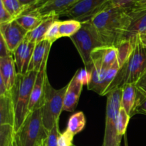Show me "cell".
Segmentation results:
<instances>
[{"instance_id": "cell-29", "label": "cell", "mask_w": 146, "mask_h": 146, "mask_svg": "<svg viewBox=\"0 0 146 146\" xmlns=\"http://www.w3.org/2000/svg\"><path fill=\"white\" fill-rule=\"evenodd\" d=\"M61 133L59 131L58 123L55 124L52 129L48 131V138H47L46 145V146H58V140Z\"/></svg>"}, {"instance_id": "cell-45", "label": "cell", "mask_w": 146, "mask_h": 146, "mask_svg": "<svg viewBox=\"0 0 146 146\" xmlns=\"http://www.w3.org/2000/svg\"><path fill=\"white\" fill-rule=\"evenodd\" d=\"M74 146H76V145H74Z\"/></svg>"}, {"instance_id": "cell-11", "label": "cell", "mask_w": 146, "mask_h": 146, "mask_svg": "<svg viewBox=\"0 0 146 146\" xmlns=\"http://www.w3.org/2000/svg\"><path fill=\"white\" fill-rule=\"evenodd\" d=\"M28 31L17 22L15 19L0 24V35L4 38L10 52L12 53L25 39Z\"/></svg>"}, {"instance_id": "cell-20", "label": "cell", "mask_w": 146, "mask_h": 146, "mask_svg": "<svg viewBox=\"0 0 146 146\" xmlns=\"http://www.w3.org/2000/svg\"><path fill=\"white\" fill-rule=\"evenodd\" d=\"M94 51L100 57L102 61L103 67L105 69L109 68L113 64L118 61V48L113 46L99 47L96 48Z\"/></svg>"}, {"instance_id": "cell-42", "label": "cell", "mask_w": 146, "mask_h": 146, "mask_svg": "<svg viewBox=\"0 0 146 146\" xmlns=\"http://www.w3.org/2000/svg\"><path fill=\"white\" fill-rule=\"evenodd\" d=\"M37 1H38V3H39V2H41L42 1H44V0H37ZM38 3H37V4H38Z\"/></svg>"}, {"instance_id": "cell-14", "label": "cell", "mask_w": 146, "mask_h": 146, "mask_svg": "<svg viewBox=\"0 0 146 146\" xmlns=\"http://www.w3.org/2000/svg\"><path fill=\"white\" fill-rule=\"evenodd\" d=\"M17 76L13 54L0 58V77L4 81L7 91H11L14 87Z\"/></svg>"}, {"instance_id": "cell-19", "label": "cell", "mask_w": 146, "mask_h": 146, "mask_svg": "<svg viewBox=\"0 0 146 146\" xmlns=\"http://www.w3.org/2000/svg\"><path fill=\"white\" fill-rule=\"evenodd\" d=\"M137 96H138V90L135 86V84H126L122 88L121 107L124 108L130 115H131V113L136 103Z\"/></svg>"}, {"instance_id": "cell-22", "label": "cell", "mask_w": 146, "mask_h": 146, "mask_svg": "<svg viewBox=\"0 0 146 146\" xmlns=\"http://www.w3.org/2000/svg\"><path fill=\"white\" fill-rule=\"evenodd\" d=\"M86 123V120L84 113L82 111H78L70 116L67 123L66 130L75 135L84 130Z\"/></svg>"}, {"instance_id": "cell-32", "label": "cell", "mask_w": 146, "mask_h": 146, "mask_svg": "<svg viewBox=\"0 0 146 146\" xmlns=\"http://www.w3.org/2000/svg\"><path fill=\"white\" fill-rule=\"evenodd\" d=\"M1 5H0V24H6V23H9L15 19L14 18L12 15L10 14L9 11L4 7L3 4L0 2Z\"/></svg>"}, {"instance_id": "cell-6", "label": "cell", "mask_w": 146, "mask_h": 146, "mask_svg": "<svg viewBox=\"0 0 146 146\" xmlns=\"http://www.w3.org/2000/svg\"><path fill=\"white\" fill-rule=\"evenodd\" d=\"M67 88L68 84L60 89H55L49 83L48 76L46 79L44 101L41 108L44 125L48 131L58 123L60 115L64 110V96Z\"/></svg>"}, {"instance_id": "cell-17", "label": "cell", "mask_w": 146, "mask_h": 146, "mask_svg": "<svg viewBox=\"0 0 146 146\" xmlns=\"http://www.w3.org/2000/svg\"><path fill=\"white\" fill-rule=\"evenodd\" d=\"M52 44L46 40H43L41 42L36 44L35 48L33 51L31 61L29 66V71H39L46 56L49 54Z\"/></svg>"}, {"instance_id": "cell-7", "label": "cell", "mask_w": 146, "mask_h": 146, "mask_svg": "<svg viewBox=\"0 0 146 146\" xmlns=\"http://www.w3.org/2000/svg\"><path fill=\"white\" fill-rule=\"evenodd\" d=\"M107 96L105 133L102 146H121L123 136L118 133L117 118L121 108L122 88L113 90Z\"/></svg>"}, {"instance_id": "cell-33", "label": "cell", "mask_w": 146, "mask_h": 146, "mask_svg": "<svg viewBox=\"0 0 146 146\" xmlns=\"http://www.w3.org/2000/svg\"><path fill=\"white\" fill-rule=\"evenodd\" d=\"M137 0H111V7L130 8L135 5Z\"/></svg>"}, {"instance_id": "cell-16", "label": "cell", "mask_w": 146, "mask_h": 146, "mask_svg": "<svg viewBox=\"0 0 146 146\" xmlns=\"http://www.w3.org/2000/svg\"><path fill=\"white\" fill-rule=\"evenodd\" d=\"M15 122L14 104L10 91L0 96V125L14 126Z\"/></svg>"}, {"instance_id": "cell-28", "label": "cell", "mask_w": 146, "mask_h": 146, "mask_svg": "<svg viewBox=\"0 0 146 146\" xmlns=\"http://www.w3.org/2000/svg\"><path fill=\"white\" fill-rule=\"evenodd\" d=\"M135 114H144V115H146V96L141 94L138 91L136 103H135L133 110L131 113V116L132 117Z\"/></svg>"}, {"instance_id": "cell-8", "label": "cell", "mask_w": 146, "mask_h": 146, "mask_svg": "<svg viewBox=\"0 0 146 146\" xmlns=\"http://www.w3.org/2000/svg\"><path fill=\"white\" fill-rule=\"evenodd\" d=\"M111 0H79L60 17H65L68 19H74L85 22L88 21L107 7H110Z\"/></svg>"}, {"instance_id": "cell-27", "label": "cell", "mask_w": 146, "mask_h": 146, "mask_svg": "<svg viewBox=\"0 0 146 146\" xmlns=\"http://www.w3.org/2000/svg\"><path fill=\"white\" fill-rule=\"evenodd\" d=\"M60 22L58 19L56 20L54 23L51 25V27L48 29L46 34L45 36V40L48 41L51 44H54L57 39L60 38V34H59V27Z\"/></svg>"}, {"instance_id": "cell-34", "label": "cell", "mask_w": 146, "mask_h": 146, "mask_svg": "<svg viewBox=\"0 0 146 146\" xmlns=\"http://www.w3.org/2000/svg\"><path fill=\"white\" fill-rule=\"evenodd\" d=\"M135 86L138 92L146 96V71L135 83Z\"/></svg>"}, {"instance_id": "cell-37", "label": "cell", "mask_w": 146, "mask_h": 146, "mask_svg": "<svg viewBox=\"0 0 146 146\" xmlns=\"http://www.w3.org/2000/svg\"><path fill=\"white\" fill-rule=\"evenodd\" d=\"M145 5H146V0H137L134 6L141 7V6H145Z\"/></svg>"}, {"instance_id": "cell-9", "label": "cell", "mask_w": 146, "mask_h": 146, "mask_svg": "<svg viewBox=\"0 0 146 146\" xmlns=\"http://www.w3.org/2000/svg\"><path fill=\"white\" fill-rule=\"evenodd\" d=\"M78 1L79 0H44L27 9L24 12H34L42 19L48 17L58 19L64 11Z\"/></svg>"}, {"instance_id": "cell-21", "label": "cell", "mask_w": 146, "mask_h": 146, "mask_svg": "<svg viewBox=\"0 0 146 146\" xmlns=\"http://www.w3.org/2000/svg\"><path fill=\"white\" fill-rule=\"evenodd\" d=\"M43 19L34 12H24L15 19L17 22L28 32L36 28Z\"/></svg>"}, {"instance_id": "cell-2", "label": "cell", "mask_w": 146, "mask_h": 146, "mask_svg": "<svg viewBox=\"0 0 146 146\" xmlns=\"http://www.w3.org/2000/svg\"><path fill=\"white\" fill-rule=\"evenodd\" d=\"M37 73V71H29L26 74H17L15 84L10 91L15 114V133L18 131L30 113L29 106Z\"/></svg>"}, {"instance_id": "cell-31", "label": "cell", "mask_w": 146, "mask_h": 146, "mask_svg": "<svg viewBox=\"0 0 146 146\" xmlns=\"http://www.w3.org/2000/svg\"><path fill=\"white\" fill-rule=\"evenodd\" d=\"M74 135L66 130L61 133L58 140V146H74L73 143Z\"/></svg>"}, {"instance_id": "cell-44", "label": "cell", "mask_w": 146, "mask_h": 146, "mask_svg": "<svg viewBox=\"0 0 146 146\" xmlns=\"http://www.w3.org/2000/svg\"><path fill=\"white\" fill-rule=\"evenodd\" d=\"M143 36V35H142ZM145 36H146V34H145Z\"/></svg>"}, {"instance_id": "cell-15", "label": "cell", "mask_w": 146, "mask_h": 146, "mask_svg": "<svg viewBox=\"0 0 146 146\" xmlns=\"http://www.w3.org/2000/svg\"><path fill=\"white\" fill-rule=\"evenodd\" d=\"M83 86H84L77 81L74 75L68 84V88L66 91L64 101V111L68 112H74L75 111L78 106Z\"/></svg>"}, {"instance_id": "cell-40", "label": "cell", "mask_w": 146, "mask_h": 146, "mask_svg": "<svg viewBox=\"0 0 146 146\" xmlns=\"http://www.w3.org/2000/svg\"><path fill=\"white\" fill-rule=\"evenodd\" d=\"M13 142H14V141H12L11 143H9L7 146H13Z\"/></svg>"}, {"instance_id": "cell-25", "label": "cell", "mask_w": 146, "mask_h": 146, "mask_svg": "<svg viewBox=\"0 0 146 146\" xmlns=\"http://www.w3.org/2000/svg\"><path fill=\"white\" fill-rule=\"evenodd\" d=\"M15 131L14 126L0 125V146H7L14 140Z\"/></svg>"}, {"instance_id": "cell-26", "label": "cell", "mask_w": 146, "mask_h": 146, "mask_svg": "<svg viewBox=\"0 0 146 146\" xmlns=\"http://www.w3.org/2000/svg\"><path fill=\"white\" fill-rule=\"evenodd\" d=\"M131 115L121 107L119 110L117 118V130L118 135L123 136L126 133L127 127L131 119Z\"/></svg>"}, {"instance_id": "cell-43", "label": "cell", "mask_w": 146, "mask_h": 146, "mask_svg": "<svg viewBox=\"0 0 146 146\" xmlns=\"http://www.w3.org/2000/svg\"><path fill=\"white\" fill-rule=\"evenodd\" d=\"M42 146H46V143H45V144H44V145H43Z\"/></svg>"}, {"instance_id": "cell-1", "label": "cell", "mask_w": 146, "mask_h": 146, "mask_svg": "<svg viewBox=\"0 0 146 146\" xmlns=\"http://www.w3.org/2000/svg\"><path fill=\"white\" fill-rule=\"evenodd\" d=\"M95 27L106 46L116 47L131 23L129 8L108 7L93 17Z\"/></svg>"}, {"instance_id": "cell-41", "label": "cell", "mask_w": 146, "mask_h": 146, "mask_svg": "<svg viewBox=\"0 0 146 146\" xmlns=\"http://www.w3.org/2000/svg\"><path fill=\"white\" fill-rule=\"evenodd\" d=\"M13 146H18V145H17V143H16L15 140H14V142H13Z\"/></svg>"}, {"instance_id": "cell-4", "label": "cell", "mask_w": 146, "mask_h": 146, "mask_svg": "<svg viewBox=\"0 0 146 146\" xmlns=\"http://www.w3.org/2000/svg\"><path fill=\"white\" fill-rule=\"evenodd\" d=\"M48 131L44 125L41 108L31 111L17 132L14 140L18 146H42L46 142Z\"/></svg>"}, {"instance_id": "cell-36", "label": "cell", "mask_w": 146, "mask_h": 146, "mask_svg": "<svg viewBox=\"0 0 146 146\" xmlns=\"http://www.w3.org/2000/svg\"><path fill=\"white\" fill-rule=\"evenodd\" d=\"M19 1L25 8V11L38 3L37 0H19Z\"/></svg>"}, {"instance_id": "cell-35", "label": "cell", "mask_w": 146, "mask_h": 146, "mask_svg": "<svg viewBox=\"0 0 146 146\" xmlns=\"http://www.w3.org/2000/svg\"><path fill=\"white\" fill-rule=\"evenodd\" d=\"M11 54H12V53L10 52L4 38L0 35V58L6 57Z\"/></svg>"}, {"instance_id": "cell-18", "label": "cell", "mask_w": 146, "mask_h": 146, "mask_svg": "<svg viewBox=\"0 0 146 146\" xmlns=\"http://www.w3.org/2000/svg\"><path fill=\"white\" fill-rule=\"evenodd\" d=\"M57 19H58L56 17H48V18L44 19L41 24L36 28L27 33L25 38L30 42L34 43L35 44L41 42L43 40H45L46 34L48 29L51 27V24Z\"/></svg>"}, {"instance_id": "cell-3", "label": "cell", "mask_w": 146, "mask_h": 146, "mask_svg": "<svg viewBox=\"0 0 146 146\" xmlns=\"http://www.w3.org/2000/svg\"><path fill=\"white\" fill-rule=\"evenodd\" d=\"M145 71L146 47L138 36L132 53L118 71L116 78L110 88L109 93L113 90L122 88L126 84H135Z\"/></svg>"}, {"instance_id": "cell-39", "label": "cell", "mask_w": 146, "mask_h": 146, "mask_svg": "<svg viewBox=\"0 0 146 146\" xmlns=\"http://www.w3.org/2000/svg\"><path fill=\"white\" fill-rule=\"evenodd\" d=\"M125 146H128V141H127V138L125 137Z\"/></svg>"}, {"instance_id": "cell-13", "label": "cell", "mask_w": 146, "mask_h": 146, "mask_svg": "<svg viewBox=\"0 0 146 146\" xmlns=\"http://www.w3.org/2000/svg\"><path fill=\"white\" fill-rule=\"evenodd\" d=\"M36 44L24 39L13 52L17 74H26L28 72L33 51Z\"/></svg>"}, {"instance_id": "cell-10", "label": "cell", "mask_w": 146, "mask_h": 146, "mask_svg": "<svg viewBox=\"0 0 146 146\" xmlns=\"http://www.w3.org/2000/svg\"><path fill=\"white\" fill-rule=\"evenodd\" d=\"M129 11L131 23L123 35L120 43L124 41L135 43L137 37L146 34V5L133 6L129 8Z\"/></svg>"}, {"instance_id": "cell-5", "label": "cell", "mask_w": 146, "mask_h": 146, "mask_svg": "<svg viewBox=\"0 0 146 146\" xmlns=\"http://www.w3.org/2000/svg\"><path fill=\"white\" fill-rule=\"evenodd\" d=\"M70 38L76 48L85 68L91 73L93 65L91 54L93 51L96 48L107 46L89 21L82 22L79 31Z\"/></svg>"}, {"instance_id": "cell-30", "label": "cell", "mask_w": 146, "mask_h": 146, "mask_svg": "<svg viewBox=\"0 0 146 146\" xmlns=\"http://www.w3.org/2000/svg\"><path fill=\"white\" fill-rule=\"evenodd\" d=\"M75 76L77 81L83 86H88L91 80V73L89 72L86 68L78 69L75 73Z\"/></svg>"}, {"instance_id": "cell-38", "label": "cell", "mask_w": 146, "mask_h": 146, "mask_svg": "<svg viewBox=\"0 0 146 146\" xmlns=\"http://www.w3.org/2000/svg\"><path fill=\"white\" fill-rule=\"evenodd\" d=\"M140 40H141V43L143 44L144 46L146 47V36L143 35V36H139Z\"/></svg>"}, {"instance_id": "cell-12", "label": "cell", "mask_w": 146, "mask_h": 146, "mask_svg": "<svg viewBox=\"0 0 146 146\" xmlns=\"http://www.w3.org/2000/svg\"><path fill=\"white\" fill-rule=\"evenodd\" d=\"M48 58V54L46 56L39 71L37 73L36 78V81L34 82L32 92H31L29 106V112H31L38 108H41L43 105L45 83L47 78L46 65Z\"/></svg>"}, {"instance_id": "cell-23", "label": "cell", "mask_w": 146, "mask_h": 146, "mask_svg": "<svg viewBox=\"0 0 146 146\" xmlns=\"http://www.w3.org/2000/svg\"><path fill=\"white\" fill-rule=\"evenodd\" d=\"M82 23L77 20L67 19L61 21L59 27L60 37H71L81 29Z\"/></svg>"}, {"instance_id": "cell-24", "label": "cell", "mask_w": 146, "mask_h": 146, "mask_svg": "<svg viewBox=\"0 0 146 146\" xmlns=\"http://www.w3.org/2000/svg\"><path fill=\"white\" fill-rule=\"evenodd\" d=\"M0 2L3 4L14 19L19 17L25 11V8L20 4L19 0H0Z\"/></svg>"}]
</instances>
